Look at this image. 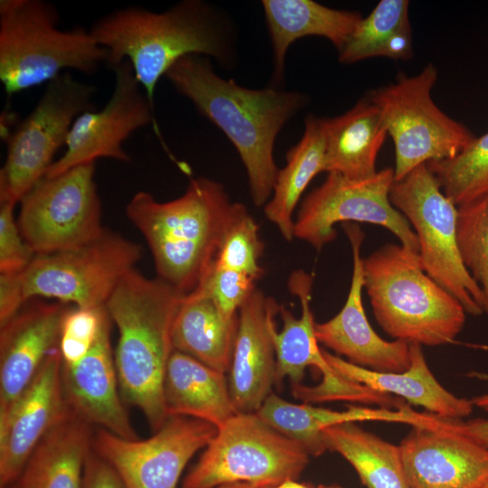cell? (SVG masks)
Segmentation results:
<instances>
[{
	"mask_svg": "<svg viewBox=\"0 0 488 488\" xmlns=\"http://www.w3.org/2000/svg\"><path fill=\"white\" fill-rule=\"evenodd\" d=\"M18 274H0V325L11 319L25 304Z\"/></svg>",
	"mask_w": 488,
	"mask_h": 488,
	"instance_id": "60d3db41",
	"label": "cell"
},
{
	"mask_svg": "<svg viewBox=\"0 0 488 488\" xmlns=\"http://www.w3.org/2000/svg\"><path fill=\"white\" fill-rule=\"evenodd\" d=\"M90 427L69 412L42 437L16 482L23 488H82Z\"/></svg>",
	"mask_w": 488,
	"mask_h": 488,
	"instance_id": "4316f807",
	"label": "cell"
},
{
	"mask_svg": "<svg viewBox=\"0 0 488 488\" xmlns=\"http://www.w3.org/2000/svg\"><path fill=\"white\" fill-rule=\"evenodd\" d=\"M164 399L168 417H192L217 428L238 413L225 373L177 351L166 367Z\"/></svg>",
	"mask_w": 488,
	"mask_h": 488,
	"instance_id": "d4e9b609",
	"label": "cell"
},
{
	"mask_svg": "<svg viewBox=\"0 0 488 488\" xmlns=\"http://www.w3.org/2000/svg\"><path fill=\"white\" fill-rule=\"evenodd\" d=\"M164 77L233 144L245 166L254 204L265 206L279 170L274 159L276 138L286 122L306 106L307 97L271 86L242 87L221 78L211 59L199 54L181 58Z\"/></svg>",
	"mask_w": 488,
	"mask_h": 488,
	"instance_id": "6da1fadb",
	"label": "cell"
},
{
	"mask_svg": "<svg viewBox=\"0 0 488 488\" xmlns=\"http://www.w3.org/2000/svg\"><path fill=\"white\" fill-rule=\"evenodd\" d=\"M483 488H488V483Z\"/></svg>",
	"mask_w": 488,
	"mask_h": 488,
	"instance_id": "c3c4849f",
	"label": "cell"
},
{
	"mask_svg": "<svg viewBox=\"0 0 488 488\" xmlns=\"http://www.w3.org/2000/svg\"><path fill=\"white\" fill-rule=\"evenodd\" d=\"M111 323L106 310L88 353L75 364L62 363L64 399L70 412L86 423L124 438L136 439L137 436L120 398L110 343Z\"/></svg>",
	"mask_w": 488,
	"mask_h": 488,
	"instance_id": "44dd1931",
	"label": "cell"
},
{
	"mask_svg": "<svg viewBox=\"0 0 488 488\" xmlns=\"http://www.w3.org/2000/svg\"><path fill=\"white\" fill-rule=\"evenodd\" d=\"M326 139L324 117L308 115L299 142L286 155L270 199L264 206L267 220L288 241L294 238V211L311 181L324 172Z\"/></svg>",
	"mask_w": 488,
	"mask_h": 488,
	"instance_id": "f1b7e54d",
	"label": "cell"
},
{
	"mask_svg": "<svg viewBox=\"0 0 488 488\" xmlns=\"http://www.w3.org/2000/svg\"><path fill=\"white\" fill-rule=\"evenodd\" d=\"M69 307L61 302L27 301L0 333V418L32 382L48 353L59 346Z\"/></svg>",
	"mask_w": 488,
	"mask_h": 488,
	"instance_id": "ffe728a7",
	"label": "cell"
},
{
	"mask_svg": "<svg viewBox=\"0 0 488 488\" xmlns=\"http://www.w3.org/2000/svg\"><path fill=\"white\" fill-rule=\"evenodd\" d=\"M94 85L65 71L47 83L32 111L10 130L0 170V203L16 205L46 174L75 119L96 109Z\"/></svg>",
	"mask_w": 488,
	"mask_h": 488,
	"instance_id": "9c48e42d",
	"label": "cell"
},
{
	"mask_svg": "<svg viewBox=\"0 0 488 488\" xmlns=\"http://www.w3.org/2000/svg\"><path fill=\"white\" fill-rule=\"evenodd\" d=\"M266 488H314L311 483L297 482L295 479H287L277 485Z\"/></svg>",
	"mask_w": 488,
	"mask_h": 488,
	"instance_id": "7bdbcfd3",
	"label": "cell"
},
{
	"mask_svg": "<svg viewBox=\"0 0 488 488\" xmlns=\"http://www.w3.org/2000/svg\"><path fill=\"white\" fill-rule=\"evenodd\" d=\"M107 49V65L124 61L154 105L159 80L181 58L199 54L230 67L236 61L235 27L222 11L203 0H183L163 12L137 5L114 10L89 28Z\"/></svg>",
	"mask_w": 488,
	"mask_h": 488,
	"instance_id": "7a4b0ae2",
	"label": "cell"
},
{
	"mask_svg": "<svg viewBox=\"0 0 488 488\" xmlns=\"http://www.w3.org/2000/svg\"><path fill=\"white\" fill-rule=\"evenodd\" d=\"M410 365L402 372H380L354 365L323 350L330 367L342 377L364 385L376 392L394 394L413 405L423 407L444 419L460 420L469 416L471 400L455 396L431 372L422 347L410 343Z\"/></svg>",
	"mask_w": 488,
	"mask_h": 488,
	"instance_id": "603a6c76",
	"label": "cell"
},
{
	"mask_svg": "<svg viewBox=\"0 0 488 488\" xmlns=\"http://www.w3.org/2000/svg\"><path fill=\"white\" fill-rule=\"evenodd\" d=\"M82 488H127L117 473L94 451L86 459Z\"/></svg>",
	"mask_w": 488,
	"mask_h": 488,
	"instance_id": "ab89813d",
	"label": "cell"
},
{
	"mask_svg": "<svg viewBox=\"0 0 488 488\" xmlns=\"http://www.w3.org/2000/svg\"><path fill=\"white\" fill-rule=\"evenodd\" d=\"M310 455L257 413H236L206 446L182 488H212L230 483L272 487L296 480Z\"/></svg>",
	"mask_w": 488,
	"mask_h": 488,
	"instance_id": "52a82bcc",
	"label": "cell"
},
{
	"mask_svg": "<svg viewBox=\"0 0 488 488\" xmlns=\"http://www.w3.org/2000/svg\"><path fill=\"white\" fill-rule=\"evenodd\" d=\"M247 211L206 177L192 178L184 193L169 202L140 191L126 206L151 250L156 277L183 295L202 284L227 232Z\"/></svg>",
	"mask_w": 488,
	"mask_h": 488,
	"instance_id": "3957f363",
	"label": "cell"
},
{
	"mask_svg": "<svg viewBox=\"0 0 488 488\" xmlns=\"http://www.w3.org/2000/svg\"><path fill=\"white\" fill-rule=\"evenodd\" d=\"M105 311V305L67 310L61 322L59 341L63 364H75L88 353L96 340Z\"/></svg>",
	"mask_w": 488,
	"mask_h": 488,
	"instance_id": "d590c367",
	"label": "cell"
},
{
	"mask_svg": "<svg viewBox=\"0 0 488 488\" xmlns=\"http://www.w3.org/2000/svg\"><path fill=\"white\" fill-rule=\"evenodd\" d=\"M6 488H23V487L21 484H19L17 482H15Z\"/></svg>",
	"mask_w": 488,
	"mask_h": 488,
	"instance_id": "7dc6e473",
	"label": "cell"
},
{
	"mask_svg": "<svg viewBox=\"0 0 488 488\" xmlns=\"http://www.w3.org/2000/svg\"><path fill=\"white\" fill-rule=\"evenodd\" d=\"M257 280L244 273L212 265L198 288H202L213 300L226 319L238 316L239 310L257 288Z\"/></svg>",
	"mask_w": 488,
	"mask_h": 488,
	"instance_id": "8d00e7d4",
	"label": "cell"
},
{
	"mask_svg": "<svg viewBox=\"0 0 488 488\" xmlns=\"http://www.w3.org/2000/svg\"><path fill=\"white\" fill-rule=\"evenodd\" d=\"M436 79L437 70L429 63L414 76L399 75L395 82L367 93L394 144L395 181L421 164L455 157L475 138L433 101Z\"/></svg>",
	"mask_w": 488,
	"mask_h": 488,
	"instance_id": "ba28073f",
	"label": "cell"
},
{
	"mask_svg": "<svg viewBox=\"0 0 488 488\" xmlns=\"http://www.w3.org/2000/svg\"><path fill=\"white\" fill-rule=\"evenodd\" d=\"M112 93L101 109L80 115L74 121L63 155L44 176H54L72 167L109 158L127 163L131 157L124 142L136 131L155 123L154 105L127 61L113 67Z\"/></svg>",
	"mask_w": 488,
	"mask_h": 488,
	"instance_id": "9a60e30c",
	"label": "cell"
},
{
	"mask_svg": "<svg viewBox=\"0 0 488 488\" xmlns=\"http://www.w3.org/2000/svg\"><path fill=\"white\" fill-rule=\"evenodd\" d=\"M389 201L417 236L418 256L425 272L454 296L466 314H483V294L459 252L458 207L445 194L427 164L394 181Z\"/></svg>",
	"mask_w": 488,
	"mask_h": 488,
	"instance_id": "30bf717a",
	"label": "cell"
},
{
	"mask_svg": "<svg viewBox=\"0 0 488 488\" xmlns=\"http://www.w3.org/2000/svg\"><path fill=\"white\" fill-rule=\"evenodd\" d=\"M362 267L374 317L394 340L438 346L463 330L465 310L425 272L418 253L386 243L362 258Z\"/></svg>",
	"mask_w": 488,
	"mask_h": 488,
	"instance_id": "5b68a950",
	"label": "cell"
},
{
	"mask_svg": "<svg viewBox=\"0 0 488 488\" xmlns=\"http://www.w3.org/2000/svg\"><path fill=\"white\" fill-rule=\"evenodd\" d=\"M408 6V0H380L338 52L339 61L352 64L373 57L409 60L413 44Z\"/></svg>",
	"mask_w": 488,
	"mask_h": 488,
	"instance_id": "1f68e13d",
	"label": "cell"
},
{
	"mask_svg": "<svg viewBox=\"0 0 488 488\" xmlns=\"http://www.w3.org/2000/svg\"><path fill=\"white\" fill-rule=\"evenodd\" d=\"M314 277L310 273L298 269L291 273L287 286L298 297L301 314L296 318L289 310L280 305L279 314L283 327L274 333L276 352L275 383L289 378L293 384H299L307 367H315L322 375L333 369L324 357L315 336V323L311 308Z\"/></svg>",
	"mask_w": 488,
	"mask_h": 488,
	"instance_id": "f546056e",
	"label": "cell"
},
{
	"mask_svg": "<svg viewBox=\"0 0 488 488\" xmlns=\"http://www.w3.org/2000/svg\"><path fill=\"white\" fill-rule=\"evenodd\" d=\"M456 237L460 256L483 294L488 314V195L458 206Z\"/></svg>",
	"mask_w": 488,
	"mask_h": 488,
	"instance_id": "836d02e7",
	"label": "cell"
},
{
	"mask_svg": "<svg viewBox=\"0 0 488 488\" xmlns=\"http://www.w3.org/2000/svg\"><path fill=\"white\" fill-rule=\"evenodd\" d=\"M142 246L107 229L70 249L35 255L18 274L24 302L44 297L80 308L104 306L142 258Z\"/></svg>",
	"mask_w": 488,
	"mask_h": 488,
	"instance_id": "8fae6325",
	"label": "cell"
},
{
	"mask_svg": "<svg viewBox=\"0 0 488 488\" xmlns=\"http://www.w3.org/2000/svg\"><path fill=\"white\" fill-rule=\"evenodd\" d=\"M445 422L452 429L488 449V419L475 418L465 422L445 419Z\"/></svg>",
	"mask_w": 488,
	"mask_h": 488,
	"instance_id": "b9f144b4",
	"label": "cell"
},
{
	"mask_svg": "<svg viewBox=\"0 0 488 488\" xmlns=\"http://www.w3.org/2000/svg\"><path fill=\"white\" fill-rule=\"evenodd\" d=\"M14 205L0 203V274H18L35 254L25 242L14 215Z\"/></svg>",
	"mask_w": 488,
	"mask_h": 488,
	"instance_id": "f35d334b",
	"label": "cell"
},
{
	"mask_svg": "<svg viewBox=\"0 0 488 488\" xmlns=\"http://www.w3.org/2000/svg\"><path fill=\"white\" fill-rule=\"evenodd\" d=\"M264 249L258 225L247 211L227 232L213 265L247 274L258 281L264 275L260 266Z\"/></svg>",
	"mask_w": 488,
	"mask_h": 488,
	"instance_id": "e575fe53",
	"label": "cell"
},
{
	"mask_svg": "<svg viewBox=\"0 0 488 488\" xmlns=\"http://www.w3.org/2000/svg\"><path fill=\"white\" fill-rule=\"evenodd\" d=\"M184 296L135 268L105 304L118 332L114 357L120 394L141 410L154 431L168 418L164 378L174 352L173 322Z\"/></svg>",
	"mask_w": 488,
	"mask_h": 488,
	"instance_id": "277c9868",
	"label": "cell"
},
{
	"mask_svg": "<svg viewBox=\"0 0 488 488\" xmlns=\"http://www.w3.org/2000/svg\"><path fill=\"white\" fill-rule=\"evenodd\" d=\"M59 346L45 358L35 377L5 417L0 418V485L17 481L42 437L70 410L61 382Z\"/></svg>",
	"mask_w": 488,
	"mask_h": 488,
	"instance_id": "ac0fdd59",
	"label": "cell"
},
{
	"mask_svg": "<svg viewBox=\"0 0 488 488\" xmlns=\"http://www.w3.org/2000/svg\"><path fill=\"white\" fill-rule=\"evenodd\" d=\"M409 488H483L488 483V449L436 423L412 426L399 445Z\"/></svg>",
	"mask_w": 488,
	"mask_h": 488,
	"instance_id": "e0dca14e",
	"label": "cell"
},
{
	"mask_svg": "<svg viewBox=\"0 0 488 488\" xmlns=\"http://www.w3.org/2000/svg\"><path fill=\"white\" fill-rule=\"evenodd\" d=\"M256 413L276 430L302 445L313 456L327 450L323 430L334 425L378 420L418 426L436 421V417L415 412L404 405H400L398 410L348 406L347 409L338 411L309 403L295 404L272 392Z\"/></svg>",
	"mask_w": 488,
	"mask_h": 488,
	"instance_id": "7402d4cb",
	"label": "cell"
},
{
	"mask_svg": "<svg viewBox=\"0 0 488 488\" xmlns=\"http://www.w3.org/2000/svg\"><path fill=\"white\" fill-rule=\"evenodd\" d=\"M212 488H266L262 486H257L249 483L238 482L221 484Z\"/></svg>",
	"mask_w": 488,
	"mask_h": 488,
	"instance_id": "f6af8a7d",
	"label": "cell"
},
{
	"mask_svg": "<svg viewBox=\"0 0 488 488\" xmlns=\"http://www.w3.org/2000/svg\"><path fill=\"white\" fill-rule=\"evenodd\" d=\"M273 51V84L284 78L289 46L305 36L329 40L338 52L361 20L360 13L330 8L313 0H263L261 2Z\"/></svg>",
	"mask_w": 488,
	"mask_h": 488,
	"instance_id": "cb8c5ba5",
	"label": "cell"
},
{
	"mask_svg": "<svg viewBox=\"0 0 488 488\" xmlns=\"http://www.w3.org/2000/svg\"><path fill=\"white\" fill-rule=\"evenodd\" d=\"M342 227L352 252L350 289L340 312L326 322L315 324L316 339L354 365L380 372L405 371L410 365V343L382 339L372 329L365 314L361 252L364 233L352 222L343 223Z\"/></svg>",
	"mask_w": 488,
	"mask_h": 488,
	"instance_id": "2e32d148",
	"label": "cell"
},
{
	"mask_svg": "<svg viewBox=\"0 0 488 488\" xmlns=\"http://www.w3.org/2000/svg\"><path fill=\"white\" fill-rule=\"evenodd\" d=\"M293 395L305 403L329 400H349L379 405L391 404L392 399L388 394L371 390L364 385L349 380L333 370L329 375L323 376L322 381L314 387L299 384L293 385Z\"/></svg>",
	"mask_w": 488,
	"mask_h": 488,
	"instance_id": "74e56055",
	"label": "cell"
},
{
	"mask_svg": "<svg viewBox=\"0 0 488 488\" xmlns=\"http://www.w3.org/2000/svg\"><path fill=\"white\" fill-rule=\"evenodd\" d=\"M280 305L256 288L239 310L228 383L238 413H256L276 378L274 333Z\"/></svg>",
	"mask_w": 488,
	"mask_h": 488,
	"instance_id": "d6986e66",
	"label": "cell"
},
{
	"mask_svg": "<svg viewBox=\"0 0 488 488\" xmlns=\"http://www.w3.org/2000/svg\"><path fill=\"white\" fill-rule=\"evenodd\" d=\"M315 488H343L338 484H329V485H326V484H319L317 487Z\"/></svg>",
	"mask_w": 488,
	"mask_h": 488,
	"instance_id": "bcb514c9",
	"label": "cell"
},
{
	"mask_svg": "<svg viewBox=\"0 0 488 488\" xmlns=\"http://www.w3.org/2000/svg\"><path fill=\"white\" fill-rule=\"evenodd\" d=\"M471 402L474 406L488 412V393L474 397Z\"/></svg>",
	"mask_w": 488,
	"mask_h": 488,
	"instance_id": "ee69618b",
	"label": "cell"
},
{
	"mask_svg": "<svg viewBox=\"0 0 488 488\" xmlns=\"http://www.w3.org/2000/svg\"><path fill=\"white\" fill-rule=\"evenodd\" d=\"M239 314L226 319L211 296L197 288L185 295L172 325L174 351L205 365L229 371L238 329Z\"/></svg>",
	"mask_w": 488,
	"mask_h": 488,
	"instance_id": "83f0119b",
	"label": "cell"
},
{
	"mask_svg": "<svg viewBox=\"0 0 488 488\" xmlns=\"http://www.w3.org/2000/svg\"><path fill=\"white\" fill-rule=\"evenodd\" d=\"M95 169L92 162L43 176L23 197L17 223L35 255L79 247L104 231Z\"/></svg>",
	"mask_w": 488,
	"mask_h": 488,
	"instance_id": "7c38bea8",
	"label": "cell"
},
{
	"mask_svg": "<svg viewBox=\"0 0 488 488\" xmlns=\"http://www.w3.org/2000/svg\"><path fill=\"white\" fill-rule=\"evenodd\" d=\"M218 428L187 416H169L147 439H127L99 428L93 451L119 475L127 488H176L191 458L206 447Z\"/></svg>",
	"mask_w": 488,
	"mask_h": 488,
	"instance_id": "5bb4252c",
	"label": "cell"
},
{
	"mask_svg": "<svg viewBox=\"0 0 488 488\" xmlns=\"http://www.w3.org/2000/svg\"><path fill=\"white\" fill-rule=\"evenodd\" d=\"M323 438L326 449L348 461L366 488H409L399 446L381 439L354 422L324 428Z\"/></svg>",
	"mask_w": 488,
	"mask_h": 488,
	"instance_id": "4dcf8cb0",
	"label": "cell"
},
{
	"mask_svg": "<svg viewBox=\"0 0 488 488\" xmlns=\"http://www.w3.org/2000/svg\"><path fill=\"white\" fill-rule=\"evenodd\" d=\"M427 165L457 207L488 195V132L455 157Z\"/></svg>",
	"mask_w": 488,
	"mask_h": 488,
	"instance_id": "d6a6232c",
	"label": "cell"
},
{
	"mask_svg": "<svg viewBox=\"0 0 488 488\" xmlns=\"http://www.w3.org/2000/svg\"><path fill=\"white\" fill-rule=\"evenodd\" d=\"M394 181L392 167L360 179L328 173L325 180L302 201L295 220L294 238L321 250L335 239L337 223L365 222L387 229L403 247L418 253L414 230L389 201Z\"/></svg>",
	"mask_w": 488,
	"mask_h": 488,
	"instance_id": "4fadbf2b",
	"label": "cell"
},
{
	"mask_svg": "<svg viewBox=\"0 0 488 488\" xmlns=\"http://www.w3.org/2000/svg\"><path fill=\"white\" fill-rule=\"evenodd\" d=\"M45 0L0 1V81L8 97L48 83L66 70L96 72L108 52L83 26L59 28Z\"/></svg>",
	"mask_w": 488,
	"mask_h": 488,
	"instance_id": "8992f818",
	"label": "cell"
},
{
	"mask_svg": "<svg viewBox=\"0 0 488 488\" xmlns=\"http://www.w3.org/2000/svg\"><path fill=\"white\" fill-rule=\"evenodd\" d=\"M324 172L350 178H366L378 170V154L388 131L378 108L366 97L335 117H324Z\"/></svg>",
	"mask_w": 488,
	"mask_h": 488,
	"instance_id": "484cf974",
	"label": "cell"
}]
</instances>
